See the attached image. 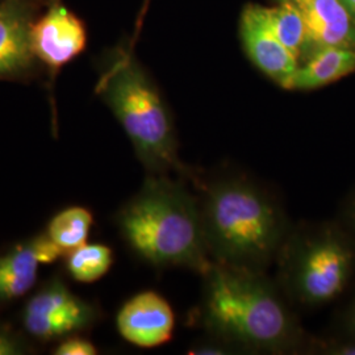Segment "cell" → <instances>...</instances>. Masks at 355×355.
<instances>
[{"label":"cell","mask_w":355,"mask_h":355,"mask_svg":"<svg viewBox=\"0 0 355 355\" xmlns=\"http://www.w3.org/2000/svg\"><path fill=\"white\" fill-rule=\"evenodd\" d=\"M200 303L192 322L237 353H306L311 336L296 308L266 271L215 263L202 275Z\"/></svg>","instance_id":"cell-1"},{"label":"cell","mask_w":355,"mask_h":355,"mask_svg":"<svg viewBox=\"0 0 355 355\" xmlns=\"http://www.w3.org/2000/svg\"><path fill=\"white\" fill-rule=\"evenodd\" d=\"M204 237L212 262L267 271L292 224L272 192L242 174L199 177Z\"/></svg>","instance_id":"cell-2"},{"label":"cell","mask_w":355,"mask_h":355,"mask_svg":"<svg viewBox=\"0 0 355 355\" xmlns=\"http://www.w3.org/2000/svg\"><path fill=\"white\" fill-rule=\"evenodd\" d=\"M191 182L149 174L116 216L128 246L158 268L180 267L200 277L214 265L204 237L199 196Z\"/></svg>","instance_id":"cell-3"},{"label":"cell","mask_w":355,"mask_h":355,"mask_svg":"<svg viewBox=\"0 0 355 355\" xmlns=\"http://www.w3.org/2000/svg\"><path fill=\"white\" fill-rule=\"evenodd\" d=\"M96 94L114 112L149 174L189 179L200 171L182 162L171 112L159 89L132 49L117 48L103 64Z\"/></svg>","instance_id":"cell-4"},{"label":"cell","mask_w":355,"mask_h":355,"mask_svg":"<svg viewBox=\"0 0 355 355\" xmlns=\"http://www.w3.org/2000/svg\"><path fill=\"white\" fill-rule=\"evenodd\" d=\"M275 263V279L296 311L321 308L354 278L355 237L341 223L292 225Z\"/></svg>","instance_id":"cell-5"},{"label":"cell","mask_w":355,"mask_h":355,"mask_svg":"<svg viewBox=\"0 0 355 355\" xmlns=\"http://www.w3.org/2000/svg\"><path fill=\"white\" fill-rule=\"evenodd\" d=\"M98 320V309L70 291L60 279L40 288L23 311L28 334L41 341L64 338L87 329Z\"/></svg>","instance_id":"cell-6"},{"label":"cell","mask_w":355,"mask_h":355,"mask_svg":"<svg viewBox=\"0 0 355 355\" xmlns=\"http://www.w3.org/2000/svg\"><path fill=\"white\" fill-rule=\"evenodd\" d=\"M242 46L252 64L284 89H290L299 61L288 51L268 21L267 7L248 4L240 23Z\"/></svg>","instance_id":"cell-7"},{"label":"cell","mask_w":355,"mask_h":355,"mask_svg":"<svg viewBox=\"0 0 355 355\" xmlns=\"http://www.w3.org/2000/svg\"><path fill=\"white\" fill-rule=\"evenodd\" d=\"M87 35L82 20L64 6L54 1L37 21L29 26V45L51 70H60L86 48Z\"/></svg>","instance_id":"cell-8"},{"label":"cell","mask_w":355,"mask_h":355,"mask_svg":"<svg viewBox=\"0 0 355 355\" xmlns=\"http://www.w3.org/2000/svg\"><path fill=\"white\" fill-rule=\"evenodd\" d=\"M116 328L127 343L153 349L173 338L175 315L162 295L142 291L121 305L116 315Z\"/></svg>","instance_id":"cell-9"},{"label":"cell","mask_w":355,"mask_h":355,"mask_svg":"<svg viewBox=\"0 0 355 355\" xmlns=\"http://www.w3.org/2000/svg\"><path fill=\"white\" fill-rule=\"evenodd\" d=\"M292 1L299 7L308 28V46L303 61L325 48L355 51L354 16L341 0Z\"/></svg>","instance_id":"cell-10"},{"label":"cell","mask_w":355,"mask_h":355,"mask_svg":"<svg viewBox=\"0 0 355 355\" xmlns=\"http://www.w3.org/2000/svg\"><path fill=\"white\" fill-rule=\"evenodd\" d=\"M26 10L17 1L0 4V76L26 69L33 57Z\"/></svg>","instance_id":"cell-11"},{"label":"cell","mask_w":355,"mask_h":355,"mask_svg":"<svg viewBox=\"0 0 355 355\" xmlns=\"http://www.w3.org/2000/svg\"><path fill=\"white\" fill-rule=\"evenodd\" d=\"M355 73V51L325 48L299 64L290 89L312 91L327 87Z\"/></svg>","instance_id":"cell-12"},{"label":"cell","mask_w":355,"mask_h":355,"mask_svg":"<svg viewBox=\"0 0 355 355\" xmlns=\"http://www.w3.org/2000/svg\"><path fill=\"white\" fill-rule=\"evenodd\" d=\"M38 266L31 241L19 243L0 255V304L17 300L32 290L37 280Z\"/></svg>","instance_id":"cell-13"},{"label":"cell","mask_w":355,"mask_h":355,"mask_svg":"<svg viewBox=\"0 0 355 355\" xmlns=\"http://www.w3.org/2000/svg\"><path fill=\"white\" fill-rule=\"evenodd\" d=\"M267 15L274 33L300 64L308 46V28L299 7L292 0H277Z\"/></svg>","instance_id":"cell-14"},{"label":"cell","mask_w":355,"mask_h":355,"mask_svg":"<svg viewBox=\"0 0 355 355\" xmlns=\"http://www.w3.org/2000/svg\"><path fill=\"white\" fill-rule=\"evenodd\" d=\"M114 265V252L103 243H83L67 253L66 270L79 283L102 279Z\"/></svg>","instance_id":"cell-15"},{"label":"cell","mask_w":355,"mask_h":355,"mask_svg":"<svg viewBox=\"0 0 355 355\" xmlns=\"http://www.w3.org/2000/svg\"><path fill=\"white\" fill-rule=\"evenodd\" d=\"M94 216L85 207H69L54 216L46 233L66 253L87 242Z\"/></svg>","instance_id":"cell-16"},{"label":"cell","mask_w":355,"mask_h":355,"mask_svg":"<svg viewBox=\"0 0 355 355\" xmlns=\"http://www.w3.org/2000/svg\"><path fill=\"white\" fill-rule=\"evenodd\" d=\"M305 354L355 355V340H318L311 337Z\"/></svg>","instance_id":"cell-17"},{"label":"cell","mask_w":355,"mask_h":355,"mask_svg":"<svg viewBox=\"0 0 355 355\" xmlns=\"http://www.w3.org/2000/svg\"><path fill=\"white\" fill-rule=\"evenodd\" d=\"M29 241L33 248V252L36 254L40 265H51L58 258H61L64 254H66L60 245L53 241V239L48 233H41L36 237L31 239Z\"/></svg>","instance_id":"cell-18"},{"label":"cell","mask_w":355,"mask_h":355,"mask_svg":"<svg viewBox=\"0 0 355 355\" xmlns=\"http://www.w3.org/2000/svg\"><path fill=\"white\" fill-rule=\"evenodd\" d=\"M55 355H95L98 354V349L87 338L82 337H69L60 343L54 350Z\"/></svg>","instance_id":"cell-19"},{"label":"cell","mask_w":355,"mask_h":355,"mask_svg":"<svg viewBox=\"0 0 355 355\" xmlns=\"http://www.w3.org/2000/svg\"><path fill=\"white\" fill-rule=\"evenodd\" d=\"M189 353L198 355L237 354V350L229 346L228 343L207 336L203 341L195 343Z\"/></svg>","instance_id":"cell-20"},{"label":"cell","mask_w":355,"mask_h":355,"mask_svg":"<svg viewBox=\"0 0 355 355\" xmlns=\"http://www.w3.org/2000/svg\"><path fill=\"white\" fill-rule=\"evenodd\" d=\"M26 345L10 330L0 327V355H21L26 353Z\"/></svg>","instance_id":"cell-21"},{"label":"cell","mask_w":355,"mask_h":355,"mask_svg":"<svg viewBox=\"0 0 355 355\" xmlns=\"http://www.w3.org/2000/svg\"><path fill=\"white\" fill-rule=\"evenodd\" d=\"M340 328L345 338L355 340V296L347 304L340 320Z\"/></svg>","instance_id":"cell-22"},{"label":"cell","mask_w":355,"mask_h":355,"mask_svg":"<svg viewBox=\"0 0 355 355\" xmlns=\"http://www.w3.org/2000/svg\"><path fill=\"white\" fill-rule=\"evenodd\" d=\"M340 223L355 237V191L349 195L343 203Z\"/></svg>","instance_id":"cell-23"},{"label":"cell","mask_w":355,"mask_h":355,"mask_svg":"<svg viewBox=\"0 0 355 355\" xmlns=\"http://www.w3.org/2000/svg\"><path fill=\"white\" fill-rule=\"evenodd\" d=\"M346 8L350 11V13L354 16L355 19V0H341Z\"/></svg>","instance_id":"cell-24"},{"label":"cell","mask_w":355,"mask_h":355,"mask_svg":"<svg viewBox=\"0 0 355 355\" xmlns=\"http://www.w3.org/2000/svg\"><path fill=\"white\" fill-rule=\"evenodd\" d=\"M148 1H149V0H145V4H146V3H148Z\"/></svg>","instance_id":"cell-25"}]
</instances>
